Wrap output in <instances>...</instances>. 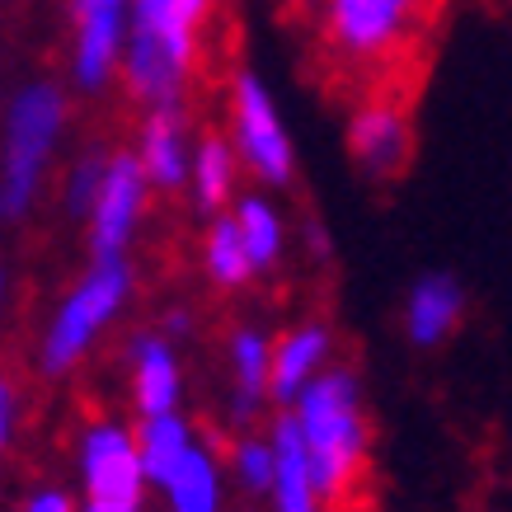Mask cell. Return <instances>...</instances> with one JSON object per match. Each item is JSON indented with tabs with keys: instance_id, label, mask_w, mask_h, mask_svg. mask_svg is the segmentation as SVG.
Masks as SVG:
<instances>
[{
	"instance_id": "cell-9",
	"label": "cell",
	"mask_w": 512,
	"mask_h": 512,
	"mask_svg": "<svg viewBox=\"0 0 512 512\" xmlns=\"http://www.w3.org/2000/svg\"><path fill=\"white\" fill-rule=\"evenodd\" d=\"M80 480L85 498H104V503H141L146 498V475H141L137 433L123 423H94L80 437Z\"/></svg>"
},
{
	"instance_id": "cell-20",
	"label": "cell",
	"mask_w": 512,
	"mask_h": 512,
	"mask_svg": "<svg viewBox=\"0 0 512 512\" xmlns=\"http://www.w3.org/2000/svg\"><path fill=\"white\" fill-rule=\"evenodd\" d=\"M202 268H207L212 287H221V292H240V287H249V282L259 278L254 264H249L245 240L235 231L231 212H217L212 226H207V235H202Z\"/></svg>"
},
{
	"instance_id": "cell-8",
	"label": "cell",
	"mask_w": 512,
	"mask_h": 512,
	"mask_svg": "<svg viewBox=\"0 0 512 512\" xmlns=\"http://www.w3.org/2000/svg\"><path fill=\"white\" fill-rule=\"evenodd\" d=\"M348 156L367 179H400L414 160V118L400 99H367L348 118Z\"/></svg>"
},
{
	"instance_id": "cell-16",
	"label": "cell",
	"mask_w": 512,
	"mask_h": 512,
	"mask_svg": "<svg viewBox=\"0 0 512 512\" xmlns=\"http://www.w3.org/2000/svg\"><path fill=\"white\" fill-rule=\"evenodd\" d=\"M188 188H193V202L202 212H226L235 202V184H240V160H235V146L221 132H207V137L188 151Z\"/></svg>"
},
{
	"instance_id": "cell-25",
	"label": "cell",
	"mask_w": 512,
	"mask_h": 512,
	"mask_svg": "<svg viewBox=\"0 0 512 512\" xmlns=\"http://www.w3.org/2000/svg\"><path fill=\"white\" fill-rule=\"evenodd\" d=\"M10 423H15V395H10V386L0 381V447L10 442Z\"/></svg>"
},
{
	"instance_id": "cell-22",
	"label": "cell",
	"mask_w": 512,
	"mask_h": 512,
	"mask_svg": "<svg viewBox=\"0 0 512 512\" xmlns=\"http://www.w3.org/2000/svg\"><path fill=\"white\" fill-rule=\"evenodd\" d=\"M104 160L109 156H85L71 170V188H66V202H71V212H90V202H94V188H99V179H104Z\"/></svg>"
},
{
	"instance_id": "cell-28",
	"label": "cell",
	"mask_w": 512,
	"mask_h": 512,
	"mask_svg": "<svg viewBox=\"0 0 512 512\" xmlns=\"http://www.w3.org/2000/svg\"><path fill=\"white\" fill-rule=\"evenodd\" d=\"M0 287H5V278H0Z\"/></svg>"
},
{
	"instance_id": "cell-3",
	"label": "cell",
	"mask_w": 512,
	"mask_h": 512,
	"mask_svg": "<svg viewBox=\"0 0 512 512\" xmlns=\"http://www.w3.org/2000/svg\"><path fill=\"white\" fill-rule=\"evenodd\" d=\"M66 118V99L57 85H24L10 104L5 123V165H0V217H24L33 207V193L43 184V165L57 146Z\"/></svg>"
},
{
	"instance_id": "cell-26",
	"label": "cell",
	"mask_w": 512,
	"mask_h": 512,
	"mask_svg": "<svg viewBox=\"0 0 512 512\" xmlns=\"http://www.w3.org/2000/svg\"><path fill=\"white\" fill-rule=\"evenodd\" d=\"M188 329H193V315H188V311H170V320H165V339H184Z\"/></svg>"
},
{
	"instance_id": "cell-19",
	"label": "cell",
	"mask_w": 512,
	"mask_h": 512,
	"mask_svg": "<svg viewBox=\"0 0 512 512\" xmlns=\"http://www.w3.org/2000/svg\"><path fill=\"white\" fill-rule=\"evenodd\" d=\"M235 217V231L245 240V254L254 273H268V268H278L282 249H287V226H282V212L264 193H245V198H235L231 207Z\"/></svg>"
},
{
	"instance_id": "cell-14",
	"label": "cell",
	"mask_w": 512,
	"mask_h": 512,
	"mask_svg": "<svg viewBox=\"0 0 512 512\" xmlns=\"http://www.w3.org/2000/svg\"><path fill=\"white\" fill-rule=\"evenodd\" d=\"M188 151H193V141H188V127H184V109H151L146 113V123H141V141H137V165L146 174V184L151 188H184L188 179Z\"/></svg>"
},
{
	"instance_id": "cell-5",
	"label": "cell",
	"mask_w": 512,
	"mask_h": 512,
	"mask_svg": "<svg viewBox=\"0 0 512 512\" xmlns=\"http://www.w3.org/2000/svg\"><path fill=\"white\" fill-rule=\"evenodd\" d=\"M132 296V268L118 259H94V268L76 282V292L62 301V311L52 320L43 339V367L47 372H71L80 357L90 353V343L99 339V329L123 311V301Z\"/></svg>"
},
{
	"instance_id": "cell-10",
	"label": "cell",
	"mask_w": 512,
	"mask_h": 512,
	"mask_svg": "<svg viewBox=\"0 0 512 512\" xmlns=\"http://www.w3.org/2000/svg\"><path fill=\"white\" fill-rule=\"evenodd\" d=\"M329 357H334V329L325 320H301L287 334H278L268 343V400L287 409L296 390L325 372Z\"/></svg>"
},
{
	"instance_id": "cell-17",
	"label": "cell",
	"mask_w": 512,
	"mask_h": 512,
	"mask_svg": "<svg viewBox=\"0 0 512 512\" xmlns=\"http://www.w3.org/2000/svg\"><path fill=\"white\" fill-rule=\"evenodd\" d=\"M268 334L264 329H235L231 334V419L240 428L254 423L259 404L268 400Z\"/></svg>"
},
{
	"instance_id": "cell-1",
	"label": "cell",
	"mask_w": 512,
	"mask_h": 512,
	"mask_svg": "<svg viewBox=\"0 0 512 512\" xmlns=\"http://www.w3.org/2000/svg\"><path fill=\"white\" fill-rule=\"evenodd\" d=\"M287 414L296 423V437H301L306 466H311V480L325 498V508L343 503L357 489L362 470H367V451H372V423H367L357 376L329 362L325 372L296 390Z\"/></svg>"
},
{
	"instance_id": "cell-11",
	"label": "cell",
	"mask_w": 512,
	"mask_h": 512,
	"mask_svg": "<svg viewBox=\"0 0 512 512\" xmlns=\"http://www.w3.org/2000/svg\"><path fill=\"white\" fill-rule=\"evenodd\" d=\"M466 320V292L447 273H428L409 287L404 301V334L414 348H442Z\"/></svg>"
},
{
	"instance_id": "cell-13",
	"label": "cell",
	"mask_w": 512,
	"mask_h": 512,
	"mask_svg": "<svg viewBox=\"0 0 512 512\" xmlns=\"http://www.w3.org/2000/svg\"><path fill=\"white\" fill-rule=\"evenodd\" d=\"M268 442H273V484H268V512H325V498L311 480V466H306V451H301V437H296L292 414L282 409L273 428H268Z\"/></svg>"
},
{
	"instance_id": "cell-23",
	"label": "cell",
	"mask_w": 512,
	"mask_h": 512,
	"mask_svg": "<svg viewBox=\"0 0 512 512\" xmlns=\"http://www.w3.org/2000/svg\"><path fill=\"white\" fill-rule=\"evenodd\" d=\"M24 512H76V503H71V494H62V489H38V494H29Z\"/></svg>"
},
{
	"instance_id": "cell-27",
	"label": "cell",
	"mask_w": 512,
	"mask_h": 512,
	"mask_svg": "<svg viewBox=\"0 0 512 512\" xmlns=\"http://www.w3.org/2000/svg\"><path fill=\"white\" fill-rule=\"evenodd\" d=\"M76 512H141V503H104V498H85V508Z\"/></svg>"
},
{
	"instance_id": "cell-15",
	"label": "cell",
	"mask_w": 512,
	"mask_h": 512,
	"mask_svg": "<svg viewBox=\"0 0 512 512\" xmlns=\"http://www.w3.org/2000/svg\"><path fill=\"white\" fill-rule=\"evenodd\" d=\"M165 494V508L170 512H221L226 508V470H221L217 451L207 442H193V447L170 466V475L156 484Z\"/></svg>"
},
{
	"instance_id": "cell-12",
	"label": "cell",
	"mask_w": 512,
	"mask_h": 512,
	"mask_svg": "<svg viewBox=\"0 0 512 512\" xmlns=\"http://www.w3.org/2000/svg\"><path fill=\"white\" fill-rule=\"evenodd\" d=\"M127 357H132V404H137L141 419L179 409V400H184V372H179L174 343L165 334H137Z\"/></svg>"
},
{
	"instance_id": "cell-18",
	"label": "cell",
	"mask_w": 512,
	"mask_h": 512,
	"mask_svg": "<svg viewBox=\"0 0 512 512\" xmlns=\"http://www.w3.org/2000/svg\"><path fill=\"white\" fill-rule=\"evenodd\" d=\"M137 456H141V475H146V484L156 489L165 475H170V466L184 456L193 442H198V428L179 414V409H170V414H151V419H141L137 428Z\"/></svg>"
},
{
	"instance_id": "cell-24",
	"label": "cell",
	"mask_w": 512,
	"mask_h": 512,
	"mask_svg": "<svg viewBox=\"0 0 512 512\" xmlns=\"http://www.w3.org/2000/svg\"><path fill=\"white\" fill-rule=\"evenodd\" d=\"M127 5H132V0H76V19H85V15H123L127 19Z\"/></svg>"
},
{
	"instance_id": "cell-2",
	"label": "cell",
	"mask_w": 512,
	"mask_h": 512,
	"mask_svg": "<svg viewBox=\"0 0 512 512\" xmlns=\"http://www.w3.org/2000/svg\"><path fill=\"white\" fill-rule=\"evenodd\" d=\"M217 0H132L118 71L141 109H184L202 29Z\"/></svg>"
},
{
	"instance_id": "cell-4",
	"label": "cell",
	"mask_w": 512,
	"mask_h": 512,
	"mask_svg": "<svg viewBox=\"0 0 512 512\" xmlns=\"http://www.w3.org/2000/svg\"><path fill=\"white\" fill-rule=\"evenodd\" d=\"M428 0H325L320 38L343 66H381L409 47Z\"/></svg>"
},
{
	"instance_id": "cell-6",
	"label": "cell",
	"mask_w": 512,
	"mask_h": 512,
	"mask_svg": "<svg viewBox=\"0 0 512 512\" xmlns=\"http://www.w3.org/2000/svg\"><path fill=\"white\" fill-rule=\"evenodd\" d=\"M240 170L254 174L268 188H287L296 174V146L282 127L268 85L254 71H235L231 80V137Z\"/></svg>"
},
{
	"instance_id": "cell-21",
	"label": "cell",
	"mask_w": 512,
	"mask_h": 512,
	"mask_svg": "<svg viewBox=\"0 0 512 512\" xmlns=\"http://www.w3.org/2000/svg\"><path fill=\"white\" fill-rule=\"evenodd\" d=\"M231 480L245 489L249 498H264L273 484V442L259 433H240L231 447Z\"/></svg>"
},
{
	"instance_id": "cell-7",
	"label": "cell",
	"mask_w": 512,
	"mask_h": 512,
	"mask_svg": "<svg viewBox=\"0 0 512 512\" xmlns=\"http://www.w3.org/2000/svg\"><path fill=\"white\" fill-rule=\"evenodd\" d=\"M146 174H141L137 156L132 151H118V156L104 160V179L94 188L90 202V249L94 259H118L132 235H137V221L146 212Z\"/></svg>"
}]
</instances>
